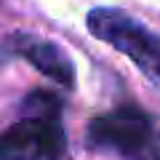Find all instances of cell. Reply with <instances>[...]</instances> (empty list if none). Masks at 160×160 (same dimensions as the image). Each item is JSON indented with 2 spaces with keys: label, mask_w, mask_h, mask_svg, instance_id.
Returning <instances> with one entry per match:
<instances>
[{
  "label": "cell",
  "mask_w": 160,
  "mask_h": 160,
  "mask_svg": "<svg viewBox=\"0 0 160 160\" xmlns=\"http://www.w3.org/2000/svg\"><path fill=\"white\" fill-rule=\"evenodd\" d=\"M6 46H8L11 53H16L24 62H29L38 72H43L56 86H62V88L75 86V67L69 62V56L53 40L38 38V35H29V32H19L8 40Z\"/></svg>",
  "instance_id": "cell-4"
},
{
  "label": "cell",
  "mask_w": 160,
  "mask_h": 160,
  "mask_svg": "<svg viewBox=\"0 0 160 160\" xmlns=\"http://www.w3.org/2000/svg\"><path fill=\"white\" fill-rule=\"evenodd\" d=\"M62 115H24L0 133V160H59L67 149Z\"/></svg>",
  "instance_id": "cell-3"
},
{
  "label": "cell",
  "mask_w": 160,
  "mask_h": 160,
  "mask_svg": "<svg viewBox=\"0 0 160 160\" xmlns=\"http://www.w3.org/2000/svg\"><path fill=\"white\" fill-rule=\"evenodd\" d=\"M24 115H62V104L53 93H46V91H35L24 99L22 104Z\"/></svg>",
  "instance_id": "cell-5"
},
{
  "label": "cell",
  "mask_w": 160,
  "mask_h": 160,
  "mask_svg": "<svg viewBox=\"0 0 160 160\" xmlns=\"http://www.w3.org/2000/svg\"><path fill=\"white\" fill-rule=\"evenodd\" d=\"M88 139L120 160H160V128L139 107H118L91 120Z\"/></svg>",
  "instance_id": "cell-1"
},
{
  "label": "cell",
  "mask_w": 160,
  "mask_h": 160,
  "mask_svg": "<svg viewBox=\"0 0 160 160\" xmlns=\"http://www.w3.org/2000/svg\"><path fill=\"white\" fill-rule=\"evenodd\" d=\"M93 38L104 40L115 51L128 56L155 86L160 88V38L144 29L133 16L118 8H93L86 19Z\"/></svg>",
  "instance_id": "cell-2"
}]
</instances>
